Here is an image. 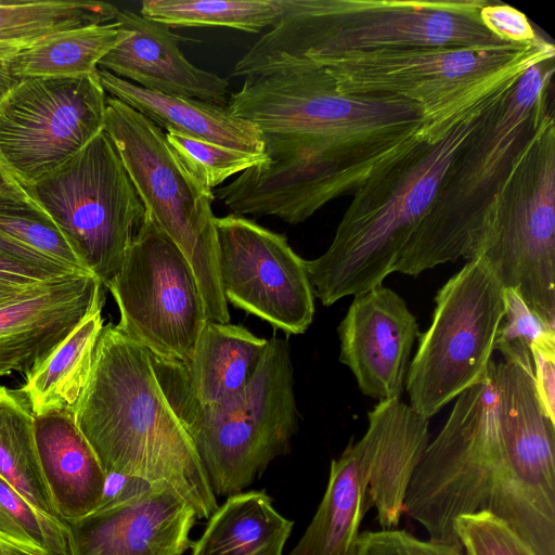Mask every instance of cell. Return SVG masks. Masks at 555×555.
<instances>
[{
    "mask_svg": "<svg viewBox=\"0 0 555 555\" xmlns=\"http://www.w3.org/2000/svg\"><path fill=\"white\" fill-rule=\"evenodd\" d=\"M151 357L160 388L188 431L216 496L245 491L276 456L288 452L298 410L286 340L269 339L246 387L215 404H203L193 396L184 363Z\"/></svg>",
    "mask_w": 555,
    "mask_h": 555,
    "instance_id": "obj_6",
    "label": "cell"
},
{
    "mask_svg": "<svg viewBox=\"0 0 555 555\" xmlns=\"http://www.w3.org/2000/svg\"><path fill=\"white\" fill-rule=\"evenodd\" d=\"M116 22L129 35L99 62L98 68L147 90L228 105L229 81L188 61L179 48L180 37L166 25L130 10H120Z\"/></svg>",
    "mask_w": 555,
    "mask_h": 555,
    "instance_id": "obj_19",
    "label": "cell"
},
{
    "mask_svg": "<svg viewBox=\"0 0 555 555\" xmlns=\"http://www.w3.org/2000/svg\"><path fill=\"white\" fill-rule=\"evenodd\" d=\"M351 555H465L461 544L421 540L391 528L359 533Z\"/></svg>",
    "mask_w": 555,
    "mask_h": 555,
    "instance_id": "obj_35",
    "label": "cell"
},
{
    "mask_svg": "<svg viewBox=\"0 0 555 555\" xmlns=\"http://www.w3.org/2000/svg\"><path fill=\"white\" fill-rule=\"evenodd\" d=\"M218 271L229 304L287 335L304 334L314 315L305 259L286 236L244 216L215 218Z\"/></svg>",
    "mask_w": 555,
    "mask_h": 555,
    "instance_id": "obj_15",
    "label": "cell"
},
{
    "mask_svg": "<svg viewBox=\"0 0 555 555\" xmlns=\"http://www.w3.org/2000/svg\"><path fill=\"white\" fill-rule=\"evenodd\" d=\"M503 299L505 322L499 328L495 346L520 343L529 349L532 344L555 335V330L543 323L515 288L504 287Z\"/></svg>",
    "mask_w": 555,
    "mask_h": 555,
    "instance_id": "obj_36",
    "label": "cell"
},
{
    "mask_svg": "<svg viewBox=\"0 0 555 555\" xmlns=\"http://www.w3.org/2000/svg\"><path fill=\"white\" fill-rule=\"evenodd\" d=\"M98 77L106 94L124 102L166 132L264 153V142L257 126L234 116L227 106L147 90L105 69L98 68Z\"/></svg>",
    "mask_w": 555,
    "mask_h": 555,
    "instance_id": "obj_22",
    "label": "cell"
},
{
    "mask_svg": "<svg viewBox=\"0 0 555 555\" xmlns=\"http://www.w3.org/2000/svg\"><path fill=\"white\" fill-rule=\"evenodd\" d=\"M337 331L339 361L351 370L362 393L378 401L400 400L420 335L404 299L384 285L356 295Z\"/></svg>",
    "mask_w": 555,
    "mask_h": 555,
    "instance_id": "obj_17",
    "label": "cell"
},
{
    "mask_svg": "<svg viewBox=\"0 0 555 555\" xmlns=\"http://www.w3.org/2000/svg\"><path fill=\"white\" fill-rule=\"evenodd\" d=\"M35 439L41 472L60 518L69 522L94 512L103 499L107 475L73 413L35 416Z\"/></svg>",
    "mask_w": 555,
    "mask_h": 555,
    "instance_id": "obj_21",
    "label": "cell"
},
{
    "mask_svg": "<svg viewBox=\"0 0 555 555\" xmlns=\"http://www.w3.org/2000/svg\"><path fill=\"white\" fill-rule=\"evenodd\" d=\"M76 272L63 266H41L17 259L0 250V285L31 287Z\"/></svg>",
    "mask_w": 555,
    "mask_h": 555,
    "instance_id": "obj_39",
    "label": "cell"
},
{
    "mask_svg": "<svg viewBox=\"0 0 555 555\" xmlns=\"http://www.w3.org/2000/svg\"><path fill=\"white\" fill-rule=\"evenodd\" d=\"M293 527L263 490L242 491L218 505L191 555H283Z\"/></svg>",
    "mask_w": 555,
    "mask_h": 555,
    "instance_id": "obj_25",
    "label": "cell"
},
{
    "mask_svg": "<svg viewBox=\"0 0 555 555\" xmlns=\"http://www.w3.org/2000/svg\"><path fill=\"white\" fill-rule=\"evenodd\" d=\"M0 250L30 263L90 273L36 202L3 194H0Z\"/></svg>",
    "mask_w": 555,
    "mask_h": 555,
    "instance_id": "obj_30",
    "label": "cell"
},
{
    "mask_svg": "<svg viewBox=\"0 0 555 555\" xmlns=\"http://www.w3.org/2000/svg\"><path fill=\"white\" fill-rule=\"evenodd\" d=\"M514 70L426 119L416 138L353 192L327 250L306 260L313 296L331 306L383 285L489 108L524 74Z\"/></svg>",
    "mask_w": 555,
    "mask_h": 555,
    "instance_id": "obj_2",
    "label": "cell"
},
{
    "mask_svg": "<svg viewBox=\"0 0 555 555\" xmlns=\"http://www.w3.org/2000/svg\"><path fill=\"white\" fill-rule=\"evenodd\" d=\"M533 380L544 414L555 423V335L529 347Z\"/></svg>",
    "mask_w": 555,
    "mask_h": 555,
    "instance_id": "obj_38",
    "label": "cell"
},
{
    "mask_svg": "<svg viewBox=\"0 0 555 555\" xmlns=\"http://www.w3.org/2000/svg\"><path fill=\"white\" fill-rule=\"evenodd\" d=\"M553 74L554 59L533 64L489 108L393 272L417 276L438 264L472 258L494 198L552 107Z\"/></svg>",
    "mask_w": 555,
    "mask_h": 555,
    "instance_id": "obj_5",
    "label": "cell"
},
{
    "mask_svg": "<svg viewBox=\"0 0 555 555\" xmlns=\"http://www.w3.org/2000/svg\"><path fill=\"white\" fill-rule=\"evenodd\" d=\"M26 189L105 286L119 271L146 214L105 131Z\"/></svg>",
    "mask_w": 555,
    "mask_h": 555,
    "instance_id": "obj_11",
    "label": "cell"
},
{
    "mask_svg": "<svg viewBox=\"0 0 555 555\" xmlns=\"http://www.w3.org/2000/svg\"><path fill=\"white\" fill-rule=\"evenodd\" d=\"M105 287L122 335L159 358L190 361L208 320L203 297L189 261L147 212Z\"/></svg>",
    "mask_w": 555,
    "mask_h": 555,
    "instance_id": "obj_13",
    "label": "cell"
},
{
    "mask_svg": "<svg viewBox=\"0 0 555 555\" xmlns=\"http://www.w3.org/2000/svg\"><path fill=\"white\" fill-rule=\"evenodd\" d=\"M0 555H41L0 535Z\"/></svg>",
    "mask_w": 555,
    "mask_h": 555,
    "instance_id": "obj_42",
    "label": "cell"
},
{
    "mask_svg": "<svg viewBox=\"0 0 555 555\" xmlns=\"http://www.w3.org/2000/svg\"><path fill=\"white\" fill-rule=\"evenodd\" d=\"M454 530L465 555H535L505 524L486 511L460 516Z\"/></svg>",
    "mask_w": 555,
    "mask_h": 555,
    "instance_id": "obj_34",
    "label": "cell"
},
{
    "mask_svg": "<svg viewBox=\"0 0 555 555\" xmlns=\"http://www.w3.org/2000/svg\"><path fill=\"white\" fill-rule=\"evenodd\" d=\"M40 285V284H39ZM38 286V285H36ZM36 286L31 287H17V286H9V285H0V306H3L17 297L26 294L30 289H33Z\"/></svg>",
    "mask_w": 555,
    "mask_h": 555,
    "instance_id": "obj_43",
    "label": "cell"
},
{
    "mask_svg": "<svg viewBox=\"0 0 555 555\" xmlns=\"http://www.w3.org/2000/svg\"><path fill=\"white\" fill-rule=\"evenodd\" d=\"M107 94L98 70L22 79L0 102V165L25 188L104 131Z\"/></svg>",
    "mask_w": 555,
    "mask_h": 555,
    "instance_id": "obj_14",
    "label": "cell"
},
{
    "mask_svg": "<svg viewBox=\"0 0 555 555\" xmlns=\"http://www.w3.org/2000/svg\"><path fill=\"white\" fill-rule=\"evenodd\" d=\"M227 107L257 126L268 162L214 190L215 198L232 214L289 224L353 193L426 121L414 102L341 93L309 63L245 77Z\"/></svg>",
    "mask_w": 555,
    "mask_h": 555,
    "instance_id": "obj_1",
    "label": "cell"
},
{
    "mask_svg": "<svg viewBox=\"0 0 555 555\" xmlns=\"http://www.w3.org/2000/svg\"><path fill=\"white\" fill-rule=\"evenodd\" d=\"M0 535L41 555H70L67 524L40 512L2 476Z\"/></svg>",
    "mask_w": 555,
    "mask_h": 555,
    "instance_id": "obj_32",
    "label": "cell"
},
{
    "mask_svg": "<svg viewBox=\"0 0 555 555\" xmlns=\"http://www.w3.org/2000/svg\"><path fill=\"white\" fill-rule=\"evenodd\" d=\"M269 340L247 328L207 320L184 364L193 396L215 404L240 393L255 375Z\"/></svg>",
    "mask_w": 555,
    "mask_h": 555,
    "instance_id": "obj_24",
    "label": "cell"
},
{
    "mask_svg": "<svg viewBox=\"0 0 555 555\" xmlns=\"http://www.w3.org/2000/svg\"><path fill=\"white\" fill-rule=\"evenodd\" d=\"M503 289L487 263L474 258L438 291L404 384L418 414L429 420L485 378L504 318Z\"/></svg>",
    "mask_w": 555,
    "mask_h": 555,
    "instance_id": "obj_12",
    "label": "cell"
},
{
    "mask_svg": "<svg viewBox=\"0 0 555 555\" xmlns=\"http://www.w3.org/2000/svg\"><path fill=\"white\" fill-rule=\"evenodd\" d=\"M0 476L40 512L61 519L41 472L35 439V415L20 390L2 385Z\"/></svg>",
    "mask_w": 555,
    "mask_h": 555,
    "instance_id": "obj_29",
    "label": "cell"
},
{
    "mask_svg": "<svg viewBox=\"0 0 555 555\" xmlns=\"http://www.w3.org/2000/svg\"><path fill=\"white\" fill-rule=\"evenodd\" d=\"M198 517L170 485L150 483L66 522L70 555H182Z\"/></svg>",
    "mask_w": 555,
    "mask_h": 555,
    "instance_id": "obj_16",
    "label": "cell"
},
{
    "mask_svg": "<svg viewBox=\"0 0 555 555\" xmlns=\"http://www.w3.org/2000/svg\"><path fill=\"white\" fill-rule=\"evenodd\" d=\"M479 15L483 26L502 41L528 43L540 37L524 13L505 3L488 0Z\"/></svg>",
    "mask_w": 555,
    "mask_h": 555,
    "instance_id": "obj_37",
    "label": "cell"
},
{
    "mask_svg": "<svg viewBox=\"0 0 555 555\" xmlns=\"http://www.w3.org/2000/svg\"><path fill=\"white\" fill-rule=\"evenodd\" d=\"M103 285L91 273L42 283L0 306V377L26 374L98 306Z\"/></svg>",
    "mask_w": 555,
    "mask_h": 555,
    "instance_id": "obj_18",
    "label": "cell"
},
{
    "mask_svg": "<svg viewBox=\"0 0 555 555\" xmlns=\"http://www.w3.org/2000/svg\"><path fill=\"white\" fill-rule=\"evenodd\" d=\"M73 416L106 475L166 482L208 519L217 509L194 444L169 405L149 350L104 325Z\"/></svg>",
    "mask_w": 555,
    "mask_h": 555,
    "instance_id": "obj_3",
    "label": "cell"
},
{
    "mask_svg": "<svg viewBox=\"0 0 555 555\" xmlns=\"http://www.w3.org/2000/svg\"><path fill=\"white\" fill-rule=\"evenodd\" d=\"M369 495L382 529L396 528L411 478L429 443L428 418L400 400L379 401L367 413Z\"/></svg>",
    "mask_w": 555,
    "mask_h": 555,
    "instance_id": "obj_20",
    "label": "cell"
},
{
    "mask_svg": "<svg viewBox=\"0 0 555 555\" xmlns=\"http://www.w3.org/2000/svg\"><path fill=\"white\" fill-rule=\"evenodd\" d=\"M487 1L281 0V15L231 75L248 77L344 52L505 42L481 23Z\"/></svg>",
    "mask_w": 555,
    "mask_h": 555,
    "instance_id": "obj_4",
    "label": "cell"
},
{
    "mask_svg": "<svg viewBox=\"0 0 555 555\" xmlns=\"http://www.w3.org/2000/svg\"><path fill=\"white\" fill-rule=\"evenodd\" d=\"M554 56V44L539 37L528 43L344 52L296 65L322 67L341 93L408 100L433 119L496 78Z\"/></svg>",
    "mask_w": 555,
    "mask_h": 555,
    "instance_id": "obj_9",
    "label": "cell"
},
{
    "mask_svg": "<svg viewBox=\"0 0 555 555\" xmlns=\"http://www.w3.org/2000/svg\"><path fill=\"white\" fill-rule=\"evenodd\" d=\"M165 133L186 168L212 191L230 177L268 162L264 153L237 150L172 131Z\"/></svg>",
    "mask_w": 555,
    "mask_h": 555,
    "instance_id": "obj_33",
    "label": "cell"
},
{
    "mask_svg": "<svg viewBox=\"0 0 555 555\" xmlns=\"http://www.w3.org/2000/svg\"><path fill=\"white\" fill-rule=\"evenodd\" d=\"M128 35L119 22L77 27L49 36L4 63L20 79L93 74L99 62Z\"/></svg>",
    "mask_w": 555,
    "mask_h": 555,
    "instance_id": "obj_27",
    "label": "cell"
},
{
    "mask_svg": "<svg viewBox=\"0 0 555 555\" xmlns=\"http://www.w3.org/2000/svg\"><path fill=\"white\" fill-rule=\"evenodd\" d=\"M515 288L555 330V120L552 107L490 207L470 259ZM469 259V260H470Z\"/></svg>",
    "mask_w": 555,
    "mask_h": 555,
    "instance_id": "obj_8",
    "label": "cell"
},
{
    "mask_svg": "<svg viewBox=\"0 0 555 555\" xmlns=\"http://www.w3.org/2000/svg\"><path fill=\"white\" fill-rule=\"evenodd\" d=\"M365 446L351 439L332 460L320 505L288 555H351L361 521L372 506Z\"/></svg>",
    "mask_w": 555,
    "mask_h": 555,
    "instance_id": "obj_23",
    "label": "cell"
},
{
    "mask_svg": "<svg viewBox=\"0 0 555 555\" xmlns=\"http://www.w3.org/2000/svg\"><path fill=\"white\" fill-rule=\"evenodd\" d=\"M104 131L146 212L189 261L207 319L229 323V305L218 271L214 191L186 168L162 128L109 95Z\"/></svg>",
    "mask_w": 555,
    "mask_h": 555,
    "instance_id": "obj_7",
    "label": "cell"
},
{
    "mask_svg": "<svg viewBox=\"0 0 555 555\" xmlns=\"http://www.w3.org/2000/svg\"><path fill=\"white\" fill-rule=\"evenodd\" d=\"M282 13L281 0H144L140 14L171 27H227L260 33Z\"/></svg>",
    "mask_w": 555,
    "mask_h": 555,
    "instance_id": "obj_31",
    "label": "cell"
},
{
    "mask_svg": "<svg viewBox=\"0 0 555 555\" xmlns=\"http://www.w3.org/2000/svg\"><path fill=\"white\" fill-rule=\"evenodd\" d=\"M119 12L94 0L0 1V61L60 31L116 22Z\"/></svg>",
    "mask_w": 555,
    "mask_h": 555,
    "instance_id": "obj_28",
    "label": "cell"
},
{
    "mask_svg": "<svg viewBox=\"0 0 555 555\" xmlns=\"http://www.w3.org/2000/svg\"><path fill=\"white\" fill-rule=\"evenodd\" d=\"M502 459L496 362L491 360L485 378L457 397L428 443L408 486L403 513L425 528L429 540L461 544L454 522L485 511Z\"/></svg>",
    "mask_w": 555,
    "mask_h": 555,
    "instance_id": "obj_10",
    "label": "cell"
},
{
    "mask_svg": "<svg viewBox=\"0 0 555 555\" xmlns=\"http://www.w3.org/2000/svg\"><path fill=\"white\" fill-rule=\"evenodd\" d=\"M21 80L10 72L4 62L0 61V102Z\"/></svg>",
    "mask_w": 555,
    "mask_h": 555,
    "instance_id": "obj_41",
    "label": "cell"
},
{
    "mask_svg": "<svg viewBox=\"0 0 555 555\" xmlns=\"http://www.w3.org/2000/svg\"><path fill=\"white\" fill-rule=\"evenodd\" d=\"M103 304L89 313L50 354L25 374L18 389L35 416L72 412L89 379L104 327Z\"/></svg>",
    "mask_w": 555,
    "mask_h": 555,
    "instance_id": "obj_26",
    "label": "cell"
},
{
    "mask_svg": "<svg viewBox=\"0 0 555 555\" xmlns=\"http://www.w3.org/2000/svg\"><path fill=\"white\" fill-rule=\"evenodd\" d=\"M0 194L21 201L35 202L27 189L0 165Z\"/></svg>",
    "mask_w": 555,
    "mask_h": 555,
    "instance_id": "obj_40",
    "label": "cell"
}]
</instances>
